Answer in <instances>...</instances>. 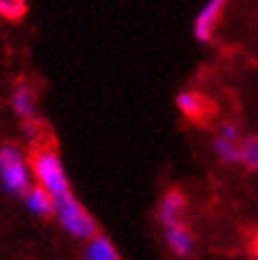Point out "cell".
Instances as JSON below:
<instances>
[{
	"instance_id": "obj_1",
	"label": "cell",
	"mask_w": 258,
	"mask_h": 260,
	"mask_svg": "<svg viewBox=\"0 0 258 260\" xmlns=\"http://www.w3.org/2000/svg\"><path fill=\"white\" fill-rule=\"evenodd\" d=\"M32 174L38 180V186L45 188L53 199L70 194L68 178L63 172V165L53 150H36L32 157Z\"/></svg>"
},
{
	"instance_id": "obj_2",
	"label": "cell",
	"mask_w": 258,
	"mask_h": 260,
	"mask_svg": "<svg viewBox=\"0 0 258 260\" xmlns=\"http://www.w3.org/2000/svg\"><path fill=\"white\" fill-rule=\"evenodd\" d=\"M0 180L11 194H28L32 188V172L15 146L0 148Z\"/></svg>"
},
{
	"instance_id": "obj_3",
	"label": "cell",
	"mask_w": 258,
	"mask_h": 260,
	"mask_svg": "<svg viewBox=\"0 0 258 260\" xmlns=\"http://www.w3.org/2000/svg\"><path fill=\"white\" fill-rule=\"evenodd\" d=\"M55 214L59 218L61 226L66 229L72 237L87 239V241L95 237V233H98L95 220L83 210V205L76 201L72 194L55 199Z\"/></svg>"
},
{
	"instance_id": "obj_4",
	"label": "cell",
	"mask_w": 258,
	"mask_h": 260,
	"mask_svg": "<svg viewBox=\"0 0 258 260\" xmlns=\"http://www.w3.org/2000/svg\"><path fill=\"white\" fill-rule=\"evenodd\" d=\"M222 3L220 0H212V3H208L201 11H199V15L195 19V25H192V30H195V36H197V41H210V36H212V30H214V25L218 21V17H220V13H222Z\"/></svg>"
},
{
	"instance_id": "obj_5",
	"label": "cell",
	"mask_w": 258,
	"mask_h": 260,
	"mask_svg": "<svg viewBox=\"0 0 258 260\" xmlns=\"http://www.w3.org/2000/svg\"><path fill=\"white\" fill-rule=\"evenodd\" d=\"M184 205H186V199H184V194L182 192H178V190H172V192H167L163 201H161V207H159V218H161V222L170 229L174 224H178V216L180 212L184 210Z\"/></svg>"
},
{
	"instance_id": "obj_6",
	"label": "cell",
	"mask_w": 258,
	"mask_h": 260,
	"mask_svg": "<svg viewBox=\"0 0 258 260\" xmlns=\"http://www.w3.org/2000/svg\"><path fill=\"white\" fill-rule=\"evenodd\" d=\"M25 205H28V210H32L38 216H51L55 212V199L41 186H32L28 190V194H25Z\"/></svg>"
},
{
	"instance_id": "obj_7",
	"label": "cell",
	"mask_w": 258,
	"mask_h": 260,
	"mask_svg": "<svg viewBox=\"0 0 258 260\" xmlns=\"http://www.w3.org/2000/svg\"><path fill=\"white\" fill-rule=\"evenodd\" d=\"M85 260H119V254L106 237L95 235L85 248Z\"/></svg>"
},
{
	"instance_id": "obj_8",
	"label": "cell",
	"mask_w": 258,
	"mask_h": 260,
	"mask_svg": "<svg viewBox=\"0 0 258 260\" xmlns=\"http://www.w3.org/2000/svg\"><path fill=\"white\" fill-rule=\"evenodd\" d=\"M167 243L178 256H186L192 250V237L182 224H174L167 229Z\"/></svg>"
},
{
	"instance_id": "obj_9",
	"label": "cell",
	"mask_w": 258,
	"mask_h": 260,
	"mask_svg": "<svg viewBox=\"0 0 258 260\" xmlns=\"http://www.w3.org/2000/svg\"><path fill=\"white\" fill-rule=\"evenodd\" d=\"M13 108L21 116V119L30 121L34 116V95L28 87H17L13 93Z\"/></svg>"
},
{
	"instance_id": "obj_10",
	"label": "cell",
	"mask_w": 258,
	"mask_h": 260,
	"mask_svg": "<svg viewBox=\"0 0 258 260\" xmlns=\"http://www.w3.org/2000/svg\"><path fill=\"white\" fill-rule=\"evenodd\" d=\"M178 108L182 110L184 114L192 116V119H197V116L203 112L201 100H199L195 93H188V91H184V93H180V95H178Z\"/></svg>"
},
{
	"instance_id": "obj_11",
	"label": "cell",
	"mask_w": 258,
	"mask_h": 260,
	"mask_svg": "<svg viewBox=\"0 0 258 260\" xmlns=\"http://www.w3.org/2000/svg\"><path fill=\"white\" fill-rule=\"evenodd\" d=\"M216 152L220 154V159L227 163H237L241 161V148L237 146V142H229L224 138H220L216 142Z\"/></svg>"
},
{
	"instance_id": "obj_12",
	"label": "cell",
	"mask_w": 258,
	"mask_h": 260,
	"mask_svg": "<svg viewBox=\"0 0 258 260\" xmlns=\"http://www.w3.org/2000/svg\"><path fill=\"white\" fill-rule=\"evenodd\" d=\"M241 161L252 170H258V140L250 138L246 144L241 146Z\"/></svg>"
},
{
	"instance_id": "obj_13",
	"label": "cell",
	"mask_w": 258,
	"mask_h": 260,
	"mask_svg": "<svg viewBox=\"0 0 258 260\" xmlns=\"http://www.w3.org/2000/svg\"><path fill=\"white\" fill-rule=\"evenodd\" d=\"M0 13L9 17H19L23 13V3H0Z\"/></svg>"
},
{
	"instance_id": "obj_14",
	"label": "cell",
	"mask_w": 258,
	"mask_h": 260,
	"mask_svg": "<svg viewBox=\"0 0 258 260\" xmlns=\"http://www.w3.org/2000/svg\"><path fill=\"white\" fill-rule=\"evenodd\" d=\"M220 138H224V140H229V142H237L239 134H237V129H235L233 125H224V127H222V136H220Z\"/></svg>"
}]
</instances>
